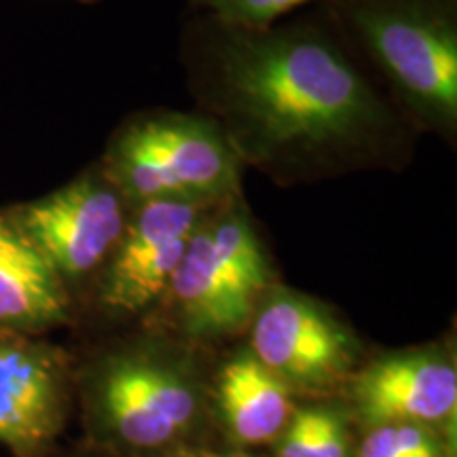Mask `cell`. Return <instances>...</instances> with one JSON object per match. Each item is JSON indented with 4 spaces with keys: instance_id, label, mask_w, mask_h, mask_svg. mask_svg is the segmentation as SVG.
I'll list each match as a JSON object with an SVG mask.
<instances>
[{
    "instance_id": "cell-10",
    "label": "cell",
    "mask_w": 457,
    "mask_h": 457,
    "mask_svg": "<svg viewBox=\"0 0 457 457\" xmlns=\"http://www.w3.org/2000/svg\"><path fill=\"white\" fill-rule=\"evenodd\" d=\"M352 398L370 426L451 420L457 409L455 362L438 347L387 353L353 377Z\"/></svg>"
},
{
    "instance_id": "cell-7",
    "label": "cell",
    "mask_w": 457,
    "mask_h": 457,
    "mask_svg": "<svg viewBox=\"0 0 457 457\" xmlns=\"http://www.w3.org/2000/svg\"><path fill=\"white\" fill-rule=\"evenodd\" d=\"M219 202L153 199L129 208L121 237L98 273L100 305L108 312L138 313L168 295L188 239Z\"/></svg>"
},
{
    "instance_id": "cell-13",
    "label": "cell",
    "mask_w": 457,
    "mask_h": 457,
    "mask_svg": "<svg viewBox=\"0 0 457 457\" xmlns=\"http://www.w3.org/2000/svg\"><path fill=\"white\" fill-rule=\"evenodd\" d=\"M343 415L333 407H305L282 430L279 457H350Z\"/></svg>"
},
{
    "instance_id": "cell-3",
    "label": "cell",
    "mask_w": 457,
    "mask_h": 457,
    "mask_svg": "<svg viewBox=\"0 0 457 457\" xmlns=\"http://www.w3.org/2000/svg\"><path fill=\"white\" fill-rule=\"evenodd\" d=\"M129 208L153 199H225L242 193L237 153L205 112L129 117L98 162Z\"/></svg>"
},
{
    "instance_id": "cell-4",
    "label": "cell",
    "mask_w": 457,
    "mask_h": 457,
    "mask_svg": "<svg viewBox=\"0 0 457 457\" xmlns=\"http://www.w3.org/2000/svg\"><path fill=\"white\" fill-rule=\"evenodd\" d=\"M271 288V265L244 193L204 216L168 295L187 335L219 339L245 328Z\"/></svg>"
},
{
    "instance_id": "cell-17",
    "label": "cell",
    "mask_w": 457,
    "mask_h": 457,
    "mask_svg": "<svg viewBox=\"0 0 457 457\" xmlns=\"http://www.w3.org/2000/svg\"><path fill=\"white\" fill-rule=\"evenodd\" d=\"M51 451H54V449H51ZM51 451H49V453H45V455H41V457H51Z\"/></svg>"
},
{
    "instance_id": "cell-14",
    "label": "cell",
    "mask_w": 457,
    "mask_h": 457,
    "mask_svg": "<svg viewBox=\"0 0 457 457\" xmlns=\"http://www.w3.org/2000/svg\"><path fill=\"white\" fill-rule=\"evenodd\" d=\"M358 457H443V445L430 426L381 424L367 434Z\"/></svg>"
},
{
    "instance_id": "cell-15",
    "label": "cell",
    "mask_w": 457,
    "mask_h": 457,
    "mask_svg": "<svg viewBox=\"0 0 457 457\" xmlns=\"http://www.w3.org/2000/svg\"><path fill=\"white\" fill-rule=\"evenodd\" d=\"M191 3L199 9L210 11L212 20L222 26L262 30L276 26L279 17L290 11L318 0H191Z\"/></svg>"
},
{
    "instance_id": "cell-12",
    "label": "cell",
    "mask_w": 457,
    "mask_h": 457,
    "mask_svg": "<svg viewBox=\"0 0 457 457\" xmlns=\"http://www.w3.org/2000/svg\"><path fill=\"white\" fill-rule=\"evenodd\" d=\"M216 400L222 421L245 445L276 438L293 415L290 387L262 367L250 350L237 352L222 364Z\"/></svg>"
},
{
    "instance_id": "cell-9",
    "label": "cell",
    "mask_w": 457,
    "mask_h": 457,
    "mask_svg": "<svg viewBox=\"0 0 457 457\" xmlns=\"http://www.w3.org/2000/svg\"><path fill=\"white\" fill-rule=\"evenodd\" d=\"M74 396L68 353L41 337L0 330V445L15 457L55 447Z\"/></svg>"
},
{
    "instance_id": "cell-8",
    "label": "cell",
    "mask_w": 457,
    "mask_h": 457,
    "mask_svg": "<svg viewBox=\"0 0 457 457\" xmlns=\"http://www.w3.org/2000/svg\"><path fill=\"white\" fill-rule=\"evenodd\" d=\"M250 352L286 386L327 387L356 360L352 330L313 296L271 288L250 320Z\"/></svg>"
},
{
    "instance_id": "cell-16",
    "label": "cell",
    "mask_w": 457,
    "mask_h": 457,
    "mask_svg": "<svg viewBox=\"0 0 457 457\" xmlns=\"http://www.w3.org/2000/svg\"><path fill=\"white\" fill-rule=\"evenodd\" d=\"M204 457H248V455H216V453H205Z\"/></svg>"
},
{
    "instance_id": "cell-5",
    "label": "cell",
    "mask_w": 457,
    "mask_h": 457,
    "mask_svg": "<svg viewBox=\"0 0 457 457\" xmlns=\"http://www.w3.org/2000/svg\"><path fill=\"white\" fill-rule=\"evenodd\" d=\"M91 421L134 447H162L191 426L199 390L188 364L163 345L121 347L74 377Z\"/></svg>"
},
{
    "instance_id": "cell-6",
    "label": "cell",
    "mask_w": 457,
    "mask_h": 457,
    "mask_svg": "<svg viewBox=\"0 0 457 457\" xmlns=\"http://www.w3.org/2000/svg\"><path fill=\"white\" fill-rule=\"evenodd\" d=\"M66 288L98 276L121 237L129 205L100 163L47 195L7 208Z\"/></svg>"
},
{
    "instance_id": "cell-11",
    "label": "cell",
    "mask_w": 457,
    "mask_h": 457,
    "mask_svg": "<svg viewBox=\"0 0 457 457\" xmlns=\"http://www.w3.org/2000/svg\"><path fill=\"white\" fill-rule=\"evenodd\" d=\"M71 316V290L7 210H0V330L38 337Z\"/></svg>"
},
{
    "instance_id": "cell-2",
    "label": "cell",
    "mask_w": 457,
    "mask_h": 457,
    "mask_svg": "<svg viewBox=\"0 0 457 457\" xmlns=\"http://www.w3.org/2000/svg\"><path fill=\"white\" fill-rule=\"evenodd\" d=\"M356 41L421 129L457 134V24L441 0H341Z\"/></svg>"
},
{
    "instance_id": "cell-1",
    "label": "cell",
    "mask_w": 457,
    "mask_h": 457,
    "mask_svg": "<svg viewBox=\"0 0 457 457\" xmlns=\"http://www.w3.org/2000/svg\"><path fill=\"white\" fill-rule=\"evenodd\" d=\"M187 68L242 165L279 185L396 168L407 153L403 119L320 26L244 30L212 20Z\"/></svg>"
}]
</instances>
